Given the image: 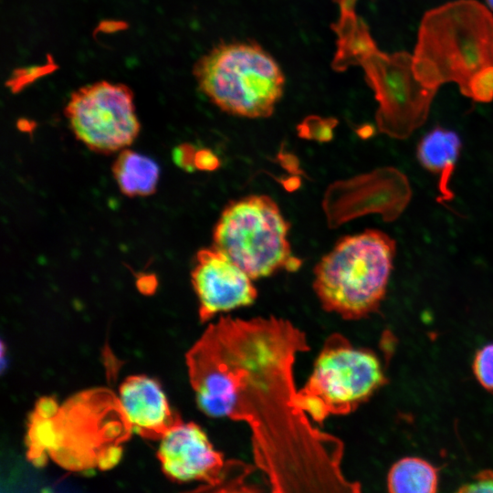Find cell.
I'll list each match as a JSON object with an SVG mask.
<instances>
[{
    "mask_svg": "<svg viewBox=\"0 0 493 493\" xmlns=\"http://www.w3.org/2000/svg\"><path fill=\"white\" fill-rule=\"evenodd\" d=\"M308 349L286 320L222 317L186 353L199 409L249 425L257 464L277 490L328 489L343 477L341 441L315 428L297 404L293 364Z\"/></svg>",
    "mask_w": 493,
    "mask_h": 493,
    "instance_id": "6da1fadb",
    "label": "cell"
},
{
    "mask_svg": "<svg viewBox=\"0 0 493 493\" xmlns=\"http://www.w3.org/2000/svg\"><path fill=\"white\" fill-rule=\"evenodd\" d=\"M426 87L455 82L466 96L471 78L493 65V16L477 0H456L427 11L413 54Z\"/></svg>",
    "mask_w": 493,
    "mask_h": 493,
    "instance_id": "7a4b0ae2",
    "label": "cell"
},
{
    "mask_svg": "<svg viewBox=\"0 0 493 493\" xmlns=\"http://www.w3.org/2000/svg\"><path fill=\"white\" fill-rule=\"evenodd\" d=\"M396 252L395 241L377 229L341 238L315 266L313 289L322 306L346 320L377 311Z\"/></svg>",
    "mask_w": 493,
    "mask_h": 493,
    "instance_id": "3957f363",
    "label": "cell"
},
{
    "mask_svg": "<svg viewBox=\"0 0 493 493\" xmlns=\"http://www.w3.org/2000/svg\"><path fill=\"white\" fill-rule=\"evenodd\" d=\"M198 89L221 110L235 116L269 117L283 96L278 63L253 41L222 42L193 68Z\"/></svg>",
    "mask_w": 493,
    "mask_h": 493,
    "instance_id": "277c9868",
    "label": "cell"
},
{
    "mask_svg": "<svg viewBox=\"0 0 493 493\" xmlns=\"http://www.w3.org/2000/svg\"><path fill=\"white\" fill-rule=\"evenodd\" d=\"M290 224L278 205L265 194L231 201L213 230V246L226 254L253 279L279 269L293 272L301 260L288 240Z\"/></svg>",
    "mask_w": 493,
    "mask_h": 493,
    "instance_id": "5b68a950",
    "label": "cell"
},
{
    "mask_svg": "<svg viewBox=\"0 0 493 493\" xmlns=\"http://www.w3.org/2000/svg\"><path fill=\"white\" fill-rule=\"evenodd\" d=\"M386 383L379 357L336 335L315 360L297 404L312 421L354 411Z\"/></svg>",
    "mask_w": 493,
    "mask_h": 493,
    "instance_id": "8992f818",
    "label": "cell"
},
{
    "mask_svg": "<svg viewBox=\"0 0 493 493\" xmlns=\"http://www.w3.org/2000/svg\"><path fill=\"white\" fill-rule=\"evenodd\" d=\"M359 63L379 102L376 122L382 132L404 139L425 122L437 89L417 79L413 55L376 49Z\"/></svg>",
    "mask_w": 493,
    "mask_h": 493,
    "instance_id": "52a82bcc",
    "label": "cell"
},
{
    "mask_svg": "<svg viewBox=\"0 0 493 493\" xmlns=\"http://www.w3.org/2000/svg\"><path fill=\"white\" fill-rule=\"evenodd\" d=\"M65 116L75 137L89 150L103 154L131 145L141 128L131 89L106 80L74 90Z\"/></svg>",
    "mask_w": 493,
    "mask_h": 493,
    "instance_id": "ba28073f",
    "label": "cell"
},
{
    "mask_svg": "<svg viewBox=\"0 0 493 493\" xmlns=\"http://www.w3.org/2000/svg\"><path fill=\"white\" fill-rule=\"evenodd\" d=\"M247 273L212 246L196 254L191 281L205 322L218 313L251 305L257 291Z\"/></svg>",
    "mask_w": 493,
    "mask_h": 493,
    "instance_id": "9c48e42d",
    "label": "cell"
},
{
    "mask_svg": "<svg viewBox=\"0 0 493 493\" xmlns=\"http://www.w3.org/2000/svg\"><path fill=\"white\" fill-rule=\"evenodd\" d=\"M160 441L157 456L167 477L176 482H200L208 487L221 484L224 456L198 425L182 421Z\"/></svg>",
    "mask_w": 493,
    "mask_h": 493,
    "instance_id": "30bf717a",
    "label": "cell"
},
{
    "mask_svg": "<svg viewBox=\"0 0 493 493\" xmlns=\"http://www.w3.org/2000/svg\"><path fill=\"white\" fill-rule=\"evenodd\" d=\"M119 401L131 430L143 438L160 440L182 422L159 383L145 375L127 377L120 385Z\"/></svg>",
    "mask_w": 493,
    "mask_h": 493,
    "instance_id": "8fae6325",
    "label": "cell"
},
{
    "mask_svg": "<svg viewBox=\"0 0 493 493\" xmlns=\"http://www.w3.org/2000/svg\"><path fill=\"white\" fill-rule=\"evenodd\" d=\"M461 148L462 142L458 134L441 126L429 131L417 144L416 158L419 163L426 171L439 176V202L449 201L454 197L448 184Z\"/></svg>",
    "mask_w": 493,
    "mask_h": 493,
    "instance_id": "7c38bea8",
    "label": "cell"
},
{
    "mask_svg": "<svg viewBox=\"0 0 493 493\" xmlns=\"http://www.w3.org/2000/svg\"><path fill=\"white\" fill-rule=\"evenodd\" d=\"M112 173L122 194L148 196L156 190L160 169L151 158L123 149L113 163Z\"/></svg>",
    "mask_w": 493,
    "mask_h": 493,
    "instance_id": "4fadbf2b",
    "label": "cell"
},
{
    "mask_svg": "<svg viewBox=\"0 0 493 493\" xmlns=\"http://www.w3.org/2000/svg\"><path fill=\"white\" fill-rule=\"evenodd\" d=\"M438 471L426 460L406 456L390 468L387 487L390 492L434 493L438 488Z\"/></svg>",
    "mask_w": 493,
    "mask_h": 493,
    "instance_id": "5bb4252c",
    "label": "cell"
},
{
    "mask_svg": "<svg viewBox=\"0 0 493 493\" xmlns=\"http://www.w3.org/2000/svg\"><path fill=\"white\" fill-rule=\"evenodd\" d=\"M466 96L477 102L493 100V65L480 69L471 78Z\"/></svg>",
    "mask_w": 493,
    "mask_h": 493,
    "instance_id": "9a60e30c",
    "label": "cell"
},
{
    "mask_svg": "<svg viewBox=\"0 0 493 493\" xmlns=\"http://www.w3.org/2000/svg\"><path fill=\"white\" fill-rule=\"evenodd\" d=\"M473 372L478 383L493 391V343L479 349L474 358Z\"/></svg>",
    "mask_w": 493,
    "mask_h": 493,
    "instance_id": "2e32d148",
    "label": "cell"
},
{
    "mask_svg": "<svg viewBox=\"0 0 493 493\" xmlns=\"http://www.w3.org/2000/svg\"><path fill=\"white\" fill-rule=\"evenodd\" d=\"M457 491L493 493V470L486 469L477 473L469 481L463 484Z\"/></svg>",
    "mask_w": 493,
    "mask_h": 493,
    "instance_id": "e0dca14e",
    "label": "cell"
},
{
    "mask_svg": "<svg viewBox=\"0 0 493 493\" xmlns=\"http://www.w3.org/2000/svg\"><path fill=\"white\" fill-rule=\"evenodd\" d=\"M194 164L199 169H213L215 158L213 154L205 150L199 151L194 156Z\"/></svg>",
    "mask_w": 493,
    "mask_h": 493,
    "instance_id": "ac0fdd59",
    "label": "cell"
},
{
    "mask_svg": "<svg viewBox=\"0 0 493 493\" xmlns=\"http://www.w3.org/2000/svg\"><path fill=\"white\" fill-rule=\"evenodd\" d=\"M139 288L144 293L152 291L156 286V280L153 276H143L138 279Z\"/></svg>",
    "mask_w": 493,
    "mask_h": 493,
    "instance_id": "d6986e66",
    "label": "cell"
},
{
    "mask_svg": "<svg viewBox=\"0 0 493 493\" xmlns=\"http://www.w3.org/2000/svg\"><path fill=\"white\" fill-rule=\"evenodd\" d=\"M488 5L493 10V0H486Z\"/></svg>",
    "mask_w": 493,
    "mask_h": 493,
    "instance_id": "ffe728a7",
    "label": "cell"
}]
</instances>
